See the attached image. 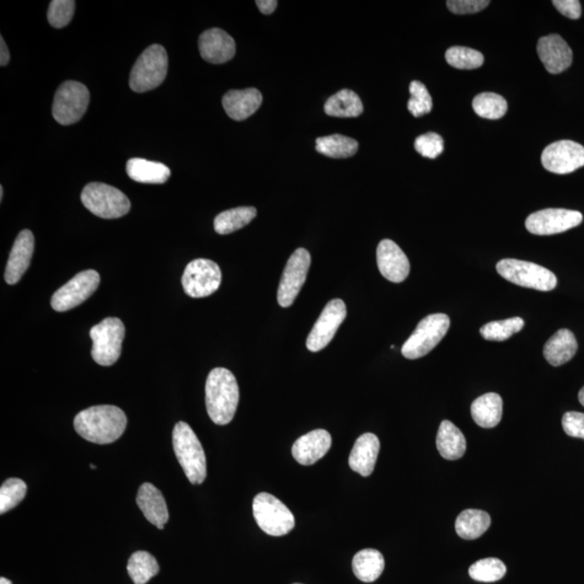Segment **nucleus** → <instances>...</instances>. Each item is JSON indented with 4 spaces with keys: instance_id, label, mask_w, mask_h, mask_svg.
Wrapping results in <instances>:
<instances>
[{
    "instance_id": "f257e3e1",
    "label": "nucleus",
    "mask_w": 584,
    "mask_h": 584,
    "mask_svg": "<svg viewBox=\"0 0 584 584\" xmlns=\"http://www.w3.org/2000/svg\"><path fill=\"white\" fill-rule=\"evenodd\" d=\"M127 427L125 412L119 407L101 405L90 407L75 417L74 427L85 441L106 445L114 443Z\"/></svg>"
},
{
    "instance_id": "f03ea898",
    "label": "nucleus",
    "mask_w": 584,
    "mask_h": 584,
    "mask_svg": "<svg viewBox=\"0 0 584 584\" xmlns=\"http://www.w3.org/2000/svg\"><path fill=\"white\" fill-rule=\"evenodd\" d=\"M239 401V388L234 374L225 368H214L206 382V406L209 417L218 426L233 420Z\"/></svg>"
},
{
    "instance_id": "7ed1b4c3",
    "label": "nucleus",
    "mask_w": 584,
    "mask_h": 584,
    "mask_svg": "<svg viewBox=\"0 0 584 584\" xmlns=\"http://www.w3.org/2000/svg\"><path fill=\"white\" fill-rule=\"evenodd\" d=\"M173 444L176 458L191 484H202L207 476L206 454L200 439L187 423H176L173 432Z\"/></svg>"
},
{
    "instance_id": "20e7f679",
    "label": "nucleus",
    "mask_w": 584,
    "mask_h": 584,
    "mask_svg": "<svg viewBox=\"0 0 584 584\" xmlns=\"http://www.w3.org/2000/svg\"><path fill=\"white\" fill-rule=\"evenodd\" d=\"M168 73V56L165 48L152 45L139 57L130 74V85L135 93L142 94L157 88Z\"/></svg>"
},
{
    "instance_id": "39448f33",
    "label": "nucleus",
    "mask_w": 584,
    "mask_h": 584,
    "mask_svg": "<svg viewBox=\"0 0 584 584\" xmlns=\"http://www.w3.org/2000/svg\"><path fill=\"white\" fill-rule=\"evenodd\" d=\"M80 198L91 213L102 219L124 217L131 207L130 198L124 193L99 182L85 185Z\"/></svg>"
},
{
    "instance_id": "423d86ee",
    "label": "nucleus",
    "mask_w": 584,
    "mask_h": 584,
    "mask_svg": "<svg viewBox=\"0 0 584 584\" xmlns=\"http://www.w3.org/2000/svg\"><path fill=\"white\" fill-rule=\"evenodd\" d=\"M126 335L125 325L120 319L107 318L90 330L94 346L91 355L101 366H112L119 361Z\"/></svg>"
},
{
    "instance_id": "0eeeda50",
    "label": "nucleus",
    "mask_w": 584,
    "mask_h": 584,
    "mask_svg": "<svg viewBox=\"0 0 584 584\" xmlns=\"http://www.w3.org/2000/svg\"><path fill=\"white\" fill-rule=\"evenodd\" d=\"M497 272L505 280L516 285L539 292L553 291L557 285V278L553 272L528 261L503 259L498 262Z\"/></svg>"
},
{
    "instance_id": "6e6552de",
    "label": "nucleus",
    "mask_w": 584,
    "mask_h": 584,
    "mask_svg": "<svg viewBox=\"0 0 584 584\" xmlns=\"http://www.w3.org/2000/svg\"><path fill=\"white\" fill-rule=\"evenodd\" d=\"M450 319L446 314H432L423 319L401 347V355L409 360L426 356L446 336Z\"/></svg>"
},
{
    "instance_id": "1a4fd4ad",
    "label": "nucleus",
    "mask_w": 584,
    "mask_h": 584,
    "mask_svg": "<svg viewBox=\"0 0 584 584\" xmlns=\"http://www.w3.org/2000/svg\"><path fill=\"white\" fill-rule=\"evenodd\" d=\"M256 524L264 532L274 537H281L294 528V517L289 508L276 497L261 492L253 503Z\"/></svg>"
},
{
    "instance_id": "9d476101",
    "label": "nucleus",
    "mask_w": 584,
    "mask_h": 584,
    "mask_svg": "<svg viewBox=\"0 0 584 584\" xmlns=\"http://www.w3.org/2000/svg\"><path fill=\"white\" fill-rule=\"evenodd\" d=\"M89 101L88 88L82 83L68 80L57 90L52 105L53 119L63 126L73 125L82 120Z\"/></svg>"
},
{
    "instance_id": "9b49d317",
    "label": "nucleus",
    "mask_w": 584,
    "mask_h": 584,
    "mask_svg": "<svg viewBox=\"0 0 584 584\" xmlns=\"http://www.w3.org/2000/svg\"><path fill=\"white\" fill-rule=\"evenodd\" d=\"M222 273L216 262L208 259H196L187 265L182 286L191 298L211 296L221 285Z\"/></svg>"
},
{
    "instance_id": "f8f14e48",
    "label": "nucleus",
    "mask_w": 584,
    "mask_h": 584,
    "mask_svg": "<svg viewBox=\"0 0 584 584\" xmlns=\"http://www.w3.org/2000/svg\"><path fill=\"white\" fill-rule=\"evenodd\" d=\"M100 274L94 270H87L78 273L66 285L53 293L51 307L57 312H67V310L78 307L88 300L100 285Z\"/></svg>"
},
{
    "instance_id": "ddd939ff",
    "label": "nucleus",
    "mask_w": 584,
    "mask_h": 584,
    "mask_svg": "<svg viewBox=\"0 0 584 584\" xmlns=\"http://www.w3.org/2000/svg\"><path fill=\"white\" fill-rule=\"evenodd\" d=\"M310 265V255L307 249L299 248L289 258L277 292V301L282 308L291 307L298 297L307 281Z\"/></svg>"
},
{
    "instance_id": "4468645a",
    "label": "nucleus",
    "mask_w": 584,
    "mask_h": 584,
    "mask_svg": "<svg viewBox=\"0 0 584 584\" xmlns=\"http://www.w3.org/2000/svg\"><path fill=\"white\" fill-rule=\"evenodd\" d=\"M582 220L583 216L579 211L550 208L530 214L525 225L530 233L546 237L576 228Z\"/></svg>"
},
{
    "instance_id": "2eb2a0df",
    "label": "nucleus",
    "mask_w": 584,
    "mask_h": 584,
    "mask_svg": "<svg viewBox=\"0 0 584 584\" xmlns=\"http://www.w3.org/2000/svg\"><path fill=\"white\" fill-rule=\"evenodd\" d=\"M346 318V305L341 299H334L326 305L319 319L310 330L307 347L310 352H319L334 339L337 330Z\"/></svg>"
},
{
    "instance_id": "dca6fc26",
    "label": "nucleus",
    "mask_w": 584,
    "mask_h": 584,
    "mask_svg": "<svg viewBox=\"0 0 584 584\" xmlns=\"http://www.w3.org/2000/svg\"><path fill=\"white\" fill-rule=\"evenodd\" d=\"M544 169L567 175L584 167V147L570 140L557 141L544 148L541 157Z\"/></svg>"
},
{
    "instance_id": "f3484780",
    "label": "nucleus",
    "mask_w": 584,
    "mask_h": 584,
    "mask_svg": "<svg viewBox=\"0 0 584 584\" xmlns=\"http://www.w3.org/2000/svg\"><path fill=\"white\" fill-rule=\"evenodd\" d=\"M377 262L380 273L390 282L399 283L404 282L409 275V260L393 240L383 239L379 244Z\"/></svg>"
},
{
    "instance_id": "a211bd4d",
    "label": "nucleus",
    "mask_w": 584,
    "mask_h": 584,
    "mask_svg": "<svg viewBox=\"0 0 584 584\" xmlns=\"http://www.w3.org/2000/svg\"><path fill=\"white\" fill-rule=\"evenodd\" d=\"M198 47L203 60L212 64L229 62L237 52V44L233 37L221 29L203 31L198 40Z\"/></svg>"
},
{
    "instance_id": "6ab92c4d",
    "label": "nucleus",
    "mask_w": 584,
    "mask_h": 584,
    "mask_svg": "<svg viewBox=\"0 0 584 584\" xmlns=\"http://www.w3.org/2000/svg\"><path fill=\"white\" fill-rule=\"evenodd\" d=\"M541 62L551 74H561L566 71L572 63L571 48L565 40L557 34L541 37L537 46Z\"/></svg>"
},
{
    "instance_id": "aec40b11",
    "label": "nucleus",
    "mask_w": 584,
    "mask_h": 584,
    "mask_svg": "<svg viewBox=\"0 0 584 584\" xmlns=\"http://www.w3.org/2000/svg\"><path fill=\"white\" fill-rule=\"evenodd\" d=\"M35 247V238L30 229H23L18 235L7 262L4 280L9 285H15L28 271Z\"/></svg>"
},
{
    "instance_id": "412c9836",
    "label": "nucleus",
    "mask_w": 584,
    "mask_h": 584,
    "mask_svg": "<svg viewBox=\"0 0 584 584\" xmlns=\"http://www.w3.org/2000/svg\"><path fill=\"white\" fill-rule=\"evenodd\" d=\"M331 436L326 430H314L297 439L292 455L302 465H312L329 452Z\"/></svg>"
},
{
    "instance_id": "4be33fe9",
    "label": "nucleus",
    "mask_w": 584,
    "mask_h": 584,
    "mask_svg": "<svg viewBox=\"0 0 584 584\" xmlns=\"http://www.w3.org/2000/svg\"><path fill=\"white\" fill-rule=\"evenodd\" d=\"M264 101L260 91L255 88L229 90L222 99L225 112L230 119L238 121L254 115Z\"/></svg>"
},
{
    "instance_id": "5701e85b",
    "label": "nucleus",
    "mask_w": 584,
    "mask_h": 584,
    "mask_svg": "<svg viewBox=\"0 0 584 584\" xmlns=\"http://www.w3.org/2000/svg\"><path fill=\"white\" fill-rule=\"evenodd\" d=\"M379 452V438L373 433L363 434L357 438L355 447L352 449L348 464L355 472L367 478L373 472Z\"/></svg>"
},
{
    "instance_id": "b1692460",
    "label": "nucleus",
    "mask_w": 584,
    "mask_h": 584,
    "mask_svg": "<svg viewBox=\"0 0 584 584\" xmlns=\"http://www.w3.org/2000/svg\"><path fill=\"white\" fill-rule=\"evenodd\" d=\"M137 505L149 523L164 529L169 521V511L162 492L157 487L144 483L138 491Z\"/></svg>"
},
{
    "instance_id": "393cba45",
    "label": "nucleus",
    "mask_w": 584,
    "mask_h": 584,
    "mask_svg": "<svg viewBox=\"0 0 584 584\" xmlns=\"http://www.w3.org/2000/svg\"><path fill=\"white\" fill-rule=\"evenodd\" d=\"M578 343L571 330L561 329L550 337L544 347V355L552 366H562L576 355Z\"/></svg>"
},
{
    "instance_id": "a878e982",
    "label": "nucleus",
    "mask_w": 584,
    "mask_h": 584,
    "mask_svg": "<svg viewBox=\"0 0 584 584\" xmlns=\"http://www.w3.org/2000/svg\"><path fill=\"white\" fill-rule=\"evenodd\" d=\"M126 171L130 179L144 184H164L171 175L167 166L143 158L128 160Z\"/></svg>"
},
{
    "instance_id": "bb28decb",
    "label": "nucleus",
    "mask_w": 584,
    "mask_h": 584,
    "mask_svg": "<svg viewBox=\"0 0 584 584\" xmlns=\"http://www.w3.org/2000/svg\"><path fill=\"white\" fill-rule=\"evenodd\" d=\"M503 401L497 393H487L480 396L471 406V414L476 425L484 428H492L499 425L502 419Z\"/></svg>"
},
{
    "instance_id": "cd10ccee",
    "label": "nucleus",
    "mask_w": 584,
    "mask_h": 584,
    "mask_svg": "<svg viewBox=\"0 0 584 584\" xmlns=\"http://www.w3.org/2000/svg\"><path fill=\"white\" fill-rule=\"evenodd\" d=\"M436 446L444 459L458 460L466 452V439L453 422L445 420L438 428Z\"/></svg>"
},
{
    "instance_id": "c85d7f7f",
    "label": "nucleus",
    "mask_w": 584,
    "mask_h": 584,
    "mask_svg": "<svg viewBox=\"0 0 584 584\" xmlns=\"http://www.w3.org/2000/svg\"><path fill=\"white\" fill-rule=\"evenodd\" d=\"M364 111L363 102L355 91L343 89L330 96L325 104V112L332 117L350 119L358 117Z\"/></svg>"
},
{
    "instance_id": "c756f323",
    "label": "nucleus",
    "mask_w": 584,
    "mask_h": 584,
    "mask_svg": "<svg viewBox=\"0 0 584 584\" xmlns=\"http://www.w3.org/2000/svg\"><path fill=\"white\" fill-rule=\"evenodd\" d=\"M489 513L469 508L460 514L455 521V532L464 540H474L483 535L490 527Z\"/></svg>"
},
{
    "instance_id": "7c9ffc66",
    "label": "nucleus",
    "mask_w": 584,
    "mask_h": 584,
    "mask_svg": "<svg viewBox=\"0 0 584 584\" xmlns=\"http://www.w3.org/2000/svg\"><path fill=\"white\" fill-rule=\"evenodd\" d=\"M353 571L363 582H373L382 575L384 557L379 551L365 549L355 554L352 562Z\"/></svg>"
},
{
    "instance_id": "2f4dec72",
    "label": "nucleus",
    "mask_w": 584,
    "mask_h": 584,
    "mask_svg": "<svg viewBox=\"0 0 584 584\" xmlns=\"http://www.w3.org/2000/svg\"><path fill=\"white\" fill-rule=\"evenodd\" d=\"M256 217L255 207H238L219 213L214 219V229L218 234L237 232L248 225Z\"/></svg>"
},
{
    "instance_id": "473e14b6",
    "label": "nucleus",
    "mask_w": 584,
    "mask_h": 584,
    "mask_svg": "<svg viewBox=\"0 0 584 584\" xmlns=\"http://www.w3.org/2000/svg\"><path fill=\"white\" fill-rule=\"evenodd\" d=\"M358 143L355 139L342 135L321 137L316 140V151L331 158H347L355 157Z\"/></svg>"
},
{
    "instance_id": "72a5a7b5",
    "label": "nucleus",
    "mask_w": 584,
    "mask_h": 584,
    "mask_svg": "<svg viewBox=\"0 0 584 584\" xmlns=\"http://www.w3.org/2000/svg\"><path fill=\"white\" fill-rule=\"evenodd\" d=\"M133 583L147 584L159 572V565L152 554L146 551H138L130 556L127 566Z\"/></svg>"
},
{
    "instance_id": "f704fd0d",
    "label": "nucleus",
    "mask_w": 584,
    "mask_h": 584,
    "mask_svg": "<svg viewBox=\"0 0 584 584\" xmlns=\"http://www.w3.org/2000/svg\"><path fill=\"white\" fill-rule=\"evenodd\" d=\"M473 110L480 117L486 120H500L507 114V100L500 94L484 93L476 95L473 100Z\"/></svg>"
},
{
    "instance_id": "c9c22d12",
    "label": "nucleus",
    "mask_w": 584,
    "mask_h": 584,
    "mask_svg": "<svg viewBox=\"0 0 584 584\" xmlns=\"http://www.w3.org/2000/svg\"><path fill=\"white\" fill-rule=\"evenodd\" d=\"M525 321L521 318L490 321L481 327L480 332L485 340L502 342L524 328Z\"/></svg>"
},
{
    "instance_id": "e433bc0d",
    "label": "nucleus",
    "mask_w": 584,
    "mask_h": 584,
    "mask_svg": "<svg viewBox=\"0 0 584 584\" xmlns=\"http://www.w3.org/2000/svg\"><path fill=\"white\" fill-rule=\"evenodd\" d=\"M507 567L498 559H484L470 567L469 575L475 581L496 582L506 576Z\"/></svg>"
},
{
    "instance_id": "4c0bfd02",
    "label": "nucleus",
    "mask_w": 584,
    "mask_h": 584,
    "mask_svg": "<svg viewBox=\"0 0 584 584\" xmlns=\"http://www.w3.org/2000/svg\"><path fill=\"white\" fill-rule=\"evenodd\" d=\"M445 58L449 66L459 69L479 68L485 61L480 51L459 46L449 48Z\"/></svg>"
},
{
    "instance_id": "58836bf2",
    "label": "nucleus",
    "mask_w": 584,
    "mask_h": 584,
    "mask_svg": "<svg viewBox=\"0 0 584 584\" xmlns=\"http://www.w3.org/2000/svg\"><path fill=\"white\" fill-rule=\"evenodd\" d=\"M28 487L22 480L9 479L0 489V513L4 514L20 505L26 496Z\"/></svg>"
},
{
    "instance_id": "ea45409f",
    "label": "nucleus",
    "mask_w": 584,
    "mask_h": 584,
    "mask_svg": "<svg viewBox=\"0 0 584 584\" xmlns=\"http://www.w3.org/2000/svg\"><path fill=\"white\" fill-rule=\"evenodd\" d=\"M410 99L409 101V111L415 117H421L432 111L433 101L425 85L420 82H411L409 85Z\"/></svg>"
},
{
    "instance_id": "a19ab883",
    "label": "nucleus",
    "mask_w": 584,
    "mask_h": 584,
    "mask_svg": "<svg viewBox=\"0 0 584 584\" xmlns=\"http://www.w3.org/2000/svg\"><path fill=\"white\" fill-rule=\"evenodd\" d=\"M75 4L73 0H52L48 9V22L56 29L66 28L74 17Z\"/></svg>"
},
{
    "instance_id": "79ce46f5",
    "label": "nucleus",
    "mask_w": 584,
    "mask_h": 584,
    "mask_svg": "<svg viewBox=\"0 0 584 584\" xmlns=\"http://www.w3.org/2000/svg\"><path fill=\"white\" fill-rule=\"evenodd\" d=\"M415 148L423 157L436 159L444 151V140L437 133L428 132L416 139Z\"/></svg>"
},
{
    "instance_id": "37998d69",
    "label": "nucleus",
    "mask_w": 584,
    "mask_h": 584,
    "mask_svg": "<svg viewBox=\"0 0 584 584\" xmlns=\"http://www.w3.org/2000/svg\"><path fill=\"white\" fill-rule=\"evenodd\" d=\"M489 0H449L447 8L455 14H472L490 6Z\"/></svg>"
},
{
    "instance_id": "c03bdc74",
    "label": "nucleus",
    "mask_w": 584,
    "mask_h": 584,
    "mask_svg": "<svg viewBox=\"0 0 584 584\" xmlns=\"http://www.w3.org/2000/svg\"><path fill=\"white\" fill-rule=\"evenodd\" d=\"M562 428L568 436L584 439V414L568 411L562 417Z\"/></svg>"
},
{
    "instance_id": "a18cd8bd",
    "label": "nucleus",
    "mask_w": 584,
    "mask_h": 584,
    "mask_svg": "<svg viewBox=\"0 0 584 584\" xmlns=\"http://www.w3.org/2000/svg\"><path fill=\"white\" fill-rule=\"evenodd\" d=\"M553 4L567 18L578 20L581 17V4L578 0H554Z\"/></svg>"
},
{
    "instance_id": "49530a36",
    "label": "nucleus",
    "mask_w": 584,
    "mask_h": 584,
    "mask_svg": "<svg viewBox=\"0 0 584 584\" xmlns=\"http://www.w3.org/2000/svg\"><path fill=\"white\" fill-rule=\"evenodd\" d=\"M256 4L258 6L262 13L271 14L272 13H274L278 3L276 0H258V2H256Z\"/></svg>"
},
{
    "instance_id": "de8ad7c7",
    "label": "nucleus",
    "mask_w": 584,
    "mask_h": 584,
    "mask_svg": "<svg viewBox=\"0 0 584 584\" xmlns=\"http://www.w3.org/2000/svg\"><path fill=\"white\" fill-rule=\"evenodd\" d=\"M10 61V52L3 36L0 37V66L6 67Z\"/></svg>"
},
{
    "instance_id": "09e8293b",
    "label": "nucleus",
    "mask_w": 584,
    "mask_h": 584,
    "mask_svg": "<svg viewBox=\"0 0 584 584\" xmlns=\"http://www.w3.org/2000/svg\"><path fill=\"white\" fill-rule=\"evenodd\" d=\"M578 399L579 401H580V404L584 407V387L580 390V392H579Z\"/></svg>"
},
{
    "instance_id": "8fccbe9b",
    "label": "nucleus",
    "mask_w": 584,
    "mask_h": 584,
    "mask_svg": "<svg viewBox=\"0 0 584 584\" xmlns=\"http://www.w3.org/2000/svg\"><path fill=\"white\" fill-rule=\"evenodd\" d=\"M0 584H13L12 581L6 578H0Z\"/></svg>"
},
{
    "instance_id": "3c124183",
    "label": "nucleus",
    "mask_w": 584,
    "mask_h": 584,
    "mask_svg": "<svg viewBox=\"0 0 584 584\" xmlns=\"http://www.w3.org/2000/svg\"><path fill=\"white\" fill-rule=\"evenodd\" d=\"M4 198V186H0V200L3 201Z\"/></svg>"
},
{
    "instance_id": "603ef678",
    "label": "nucleus",
    "mask_w": 584,
    "mask_h": 584,
    "mask_svg": "<svg viewBox=\"0 0 584 584\" xmlns=\"http://www.w3.org/2000/svg\"><path fill=\"white\" fill-rule=\"evenodd\" d=\"M90 469L95 470V469H96V468H95V465H94V464H91V465H90Z\"/></svg>"
},
{
    "instance_id": "864d4df0",
    "label": "nucleus",
    "mask_w": 584,
    "mask_h": 584,
    "mask_svg": "<svg viewBox=\"0 0 584 584\" xmlns=\"http://www.w3.org/2000/svg\"><path fill=\"white\" fill-rule=\"evenodd\" d=\"M294 584H300V583H294Z\"/></svg>"
}]
</instances>
